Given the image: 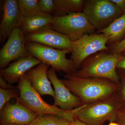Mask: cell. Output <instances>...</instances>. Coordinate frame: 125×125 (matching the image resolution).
<instances>
[{
    "instance_id": "cell-11",
    "label": "cell",
    "mask_w": 125,
    "mask_h": 125,
    "mask_svg": "<svg viewBox=\"0 0 125 125\" xmlns=\"http://www.w3.org/2000/svg\"><path fill=\"white\" fill-rule=\"evenodd\" d=\"M47 74L54 88V105L67 111L73 110L84 105L80 99L72 94L61 80L58 79L55 70L51 68L48 71Z\"/></svg>"
},
{
    "instance_id": "cell-16",
    "label": "cell",
    "mask_w": 125,
    "mask_h": 125,
    "mask_svg": "<svg viewBox=\"0 0 125 125\" xmlns=\"http://www.w3.org/2000/svg\"><path fill=\"white\" fill-rule=\"evenodd\" d=\"M53 15L42 13L38 14L24 17L20 28L25 35L50 26Z\"/></svg>"
},
{
    "instance_id": "cell-5",
    "label": "cell",
    "mask_w": 125,
    "mask_h": 125,
    "mask_svg": "<svg viewBox=\"0 0 125 125\" xmlns=\"http://www.w3.org/2000/svg\"><path fill=\"white\" fill-rule=\"evenodd\" d=\"M26 48L33 56L42 62L52 66L56 71H62L67 74H73L77 70L71 59L66 58L71 51L58 49L37 43L27 42Z\"/></svg>"
},
{
    "instance_id": "cell-23",
    "label": "cell",
    "mask_w": 125,
    "mask_h": 125,
    "mask_svg": "<svg viewBox=\"0 0 125 125\" xmlns=\"http://www.w3.org/2000/svg\"><path fill=\"white\" fill-rule=\"evenodd\" d=\"M125 51V38L119 42L111 45L110 52L113 54L121 53Z\"/></svg>"
},
{
    "instance_id": "cell-28",
    "label": "cell",
    "mask_w": 125,
    "mask_h": 125,
    "mask_svg": "<svg viewBox=\"0 0 125 125\" xmlns=\"http://www.w3.org/2000/svg\"><path fill=\"white\" fill-rule=\"evenodd\" d=\"M117 120L119 121L120 125H125V112H121L118 115Z\"/></svg>"
},
{
    "instance_id": "cell-20",
    "label": "cell",
    "mask_w": 125,
    "mask_h": 125,
    "mask_svg": "<svg viewBox=\"0 0 125 125\" xmlns=\"http://www.w3.org/2000/svg\"><path fill=\"white\" fill-rule=\"evenodd\" d=\"M70 122L64 118L51 114L38 116L30 125H69Z\"/></svg>"
},
{
    "instance_id": "cell-15",
    "label": "cell",
    "mask_w": 125,
    "mask_h": 125,
    "mask_svg": "<svg viewBox=\"0 0 125 125\" xmlns=\"http://www.w3.org/2000/svg\"><path fill=\"white\" fill-rule=\"evenodd\" d=\"M49 66L42 62L27 72L31 84L40 95H48L54 97L55 92L47 76Z\"/></svg>"
},
{
    "instance_id": "cell-29",
    "label": "cell",
    "mask_w": 125,
    "mask_h": 125,
    "mask_svg": "<svg viewBox=\"0 0 125 125\" xmlns=\"http://www.w3.org/2000/svg\"><path fill=\"white\" fill-rule=\"evenodd\" d=\"M69 125H88L86 123L82 122L79 120L78 119L75 118L74 121L71 122Z\"/></svg>"
},
{
    "instance_id": "cell-1",
    "label": "cell",
    "mask_w": 125,
    "mask_h": 125,
    "mask_svg": "<svg viewBox=\"0 0 125 125\" xmlns=\"http://www.w3.org/2000/svg\"><path fill=\"white\" fill-rule=\"evenodd\" d=\"M64 76L61 81L84 105L111 97L120 88L119 84L106 79L81 78L67 74Z\"/></svg>"
},
{
    "instance_id": "cell-22",
    "label": "cell",
    "mask_w": 125,
    "mask_h": 125,
    "mask_svg": "<svg viewBox=\"0 0 125 125\" xmlns=\"http://www.w3.org/2000/svg\"><path fill=\"white\" fill-rule=\"evenodd\" d=\"M39 4L41 12L52 15L54 14L55 11L54 0H39Z\"/></svg>"
},
{
    "instance_id": "cell-3",
    "label": "cell",
    "mask_w": 125,
    "mask_h": 125,
    "mask_svg": "<svg viewBox=\"0 0 125 125\" xmlns=\"http://www.w3.org/2000/svg\"><path fill=\"white\" fill-rule=\"evenodd\" d=\"M122 56V53L104 52L94 54L86 59L72 75L81 78L106 79L119 85L120 79L116 66Z\"/></svg>"
},
{
    "instance_id": "cell-7",
    "label": "cell",
    "mask_w": 125,
    "mask_h": 125,
    "mask_svg": "<svg viewBox=\"0 0 125 125\" xmlns=\"http://www.w3.org/2000/svg\"><path fill=\"white\" fill-rule=\"evenodd\" d=\"M50 26L73 42L86 34H93L95 30L83 12L70 13L60 17L53 16Z\"/></svg>"
},
{
    "instance_id": "cell-17",
    "label": "cell",
    "mask_w": 125,
    "mask_h": 125,
    "mask_svg": "<svg viewBox=\"0 0 125 125\" xmlns=\"http://www.w3.org/2000/svg\"><path fill=\"white\" fill-rule=\"evenodd\" d=\"M98 32V33H103L107 36L108 43L111 45L120 42L125 35V13L107 27Z\"/></svg>"
},
{
    "instance_id": "cell-6",
    "label": "cell",
    "mask_w": 125,
    "mask_h": 125,
    "mask_svg": "<svg viewBox=\"0 0 125 125\" xmlns=\"http://www.w3.org/2000/svg\"><path fill=\"white\" fill-rule=\"evenodd\" d=\"M83 12L98 31L107 27L123 14L111 0H84Z\"/></svg>"
},
{
    "instance_id": "cell-25",
    "label": "cell",
    "mask_w": 125,
    "mask_h": 125,
    "mask_svg": "<svg viewBox=\"0 0 125 125\" xmlns=\"http://www.w3.org/2000/svg\"><path fill=\"white\" fill-rule=\"evenodd\" d=\"M119 77L120 79H122L121 87V94L125 103V76H122L121 77L119 76Z\"/></svg>"
},
{
    "instance_id": "cell-30",
    "label": "cell",
    "mask_w": 125,
    "mask_h": 125,
    "mask_svg": "<svg viewBox=\"0 0 125 125\" xmlns=\"http://www.w3.org/2000/svg\"><path fill=\"white\" fill-rule=\"evenodd\" d=\"M108 125H120L119 123H116L114 122H111Z\"/></svg>"
},
{
    "instance_id": "cell-27",
    "label": "cell",
    "mask_w": 125,
    "mask_h": 125,
    "mask_svg": "<svg viewBox=\"0 0 125 125\" xmlns=\"http://www.w3.org/2000/svg\"><path fill=\"white\" fill-rule=\"evenodd\" d=\"M7 81H6L0 76V88L4 89H11L13 88V86H11L6 83Z\"/></svg>"
},
{
    "instance_id": "cell-14",
    "label": "cell",
    "mask_w": 125,
    "mask_h": 125,
    "mask_svg": "<svg viewBox=\"0 0 125 125\" xmlns=\"http://www.w3.org/2000/svg\"><path fill=\"white\" fill-rule=\"evenodd\" d=\"M42 62L32 56L20 58L0 70V76L10 84L19 83L21 78Z\"/></svg>"
},
{
    "instance_id": "cell-31",
    "label": "cell",
    "mask_w": 125,
    "mask_h": 125,
    "mask_svg": "<svg viewBox=\"0 0 125 125\" xmlns=\"http://www.w3.org/2000/svg\"><path fill=\"white\" fill-rule=\"evenodd\" d=\"M30 124L28 125H10H10H30Z\"/></svg>"
},
{
    "instance_id": "cell-13",
    "label": "cell",
    "mask_w": 125,
    "mask_h": 125,
    "mask_svg": "<svg viewBox=\"0 0 125 125\" xmlns=\"http://www.w3.org/2000/svg\"><path fill=\"white\" fill-rule=\"evenodd\" d=\"M1 125H28L38 116L31 109L16 101L7 103L0 110Z\"/></svg>"
},
{
    "instance_id": "cell-21",
    "label": "cell",
    "mask_w": 125,
    "mask_h": 125,
    "mask_svg": "<svg viewBox=\"0 0 125 125\" xmlns=\"http://www.w3.org/2000/svg\"><path fill=\"white\" fill-rule=\"evenodd\" d=\"M17 94L13 90L0 88V110L4 106L11 98L17 99L18 97Z\"/></svg>"
},
{
    "instance_id": "cell-8",
    "label": "cell",
    "mask_w": 125,
    "mask_h": 125,
    "mask_svg": "<svg viewBox=\"0 0 125 125\" xmlns=\"http://www.w3.org/2000/svg\"><path fill=\"white\" fill-rule=\"evenodd\" d=\"M108 38L102 33L86 34L73 42L71 59L78 70L88 57L99 52L108 51Z\"/></svg>"
},
{
    "instance_id": "cell-24",
    "label": "cell",
    "mask_w": 125,
    "mask_h": 125,
    "mask_svg": "<svg viewBox=\"0 0 125 125\" xmlns=\"http://www.w3.org/2000/svg\"><path fill=\"white\" fill-rule=\"evenodd\" d=\"M120 9L122 13H125V0H111Z\"/></svg>"
},
{
    "instance_id": "cell-26",
    "label": "cell",
    "mask_w": 125,
    "mask_h": 125,
    "mask_svg": "<svg viewBox=\"0 0 125 125\" xmlns=\"http://www.w3.org/2000/svg\"><path fill=\"white\" fill-rule=\"evenodd\" d=\"M122 57L116 66V69L125 70V51L122 52Z\"/></svg>"
},
{
    "instance_id": "cell-9",
    "label": "cell",
    "mask_w": 125,
    "mask_h": 125,
    "mask_svg": "<svg viewBox=\"0 0 125 125\" xmlns=\"http://www.w3.org/2000/svg\"><path fill=\"white\" fill-rule=\"evenodd\" d=\"M25 35L20 28L10 34L0 51V69H5L11 62L31 55L26 48Z\"/></svg>"
},
{
    "instance_id": "cell-2",
    "label": "cell",
    "mask_w": 125,
    "mask_h": 125,
    "mask_svg": "<svg viewBox=\"0 0 125 125\" xmlns=\"http://www.w3.org/2000/svg\"><path fill=\"white\" fill-rule=\"evenodd\" d=\"M17 88L19 90L20 96L16 101L31 109L38 116L46 114L56 115L71 122L75 119V113L83 106L67 111L61 109L55 105L48 104L32 87L27 72L21 78Z\"/></svg>"
},
{
    "instance_id": "cell-4",
    "label": "cell",
    "mask_w": 125,
    "mask_h": 125,
    "mask_svg": "<svg viewBox=\"0 0 125 125\" xmlns=\"http://www.w3.org/2000/svg\"><path fill=\"white\" fill-rule=\"evenodd\" d=\"M116 94L108 98L83 105L75 113V118L88 125H102L107 121L116 120L122 111Z\"/></svg>"
},
{
    "instance_id": "cell-18",
    "label": "cell",
    "mask_w": 125,
    "mask_h": 125,
    "mask_svg": "<svg viewBox=\"0 0 125 125\" xmlns=\"http://www.w3.org/2000/svg\"><path fill=\"white\" fill-rule=\"evenodd\" d=\"M55 11L53 16L60 17L72 13L83 12L84 0H54Z\"/></svg>"
},
{
    "instance_id": "cell-12",
    "label": "cell",
    "mask_w": 125,
    "mask_h": 125,
    "mask_svg": "<svg viewBox=\"0 0 125 125\" xmlns=\"http://www.w3.org/2000/svg\"><path fill=\"white\" fill-rule=\"evenodd\" d=\"M2 9V17L0 24V42L1 44L14 30L20 28L23 18L20 11L18 0L4 1Z\"/></svg>"
},
{
    "instance_id": "cell-19",
    "label": "cell",
    "mask_w": 125,
    "mask_h": 125,
    "mask_svg": "<svg viewBox=\"0 0 125 125\" xmlns=\"http://www.w3.org/2000/svg\"><path fill=\"white\" fill-rule=\"evenodd\" d=\"M38 0H18V6L21 13L24 17L38 14L40 11Z\"/></svg>"
},
{
    "instance_id": "cell-10",
    "label": "cell",
    "mask_w": 125,
    "mask_h": 125,
    "mask_svg": "<svg viewBox=\"0 0 125 125\" xmlns=\"http://www.w3.org/2000/svg\"><path fill=\"white\" fill-rule=\"evenodd\" d=\"M27 42L37 43L58 49L72 50L73 42L51 26L25 35Z\"/></svg>"
}]
</instances>
